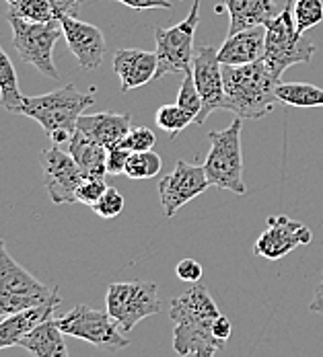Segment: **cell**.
Here are the masks:
<instances>
[{"label": "cell", "mask_w": 323, "mask_h": 357, "mask_svg": "<svg viewBox=\"0 0 323 357\" xmlns=\"http://www.w3.org/2000/svg\"><path fill=\"white\" fill-rule=\"evenodd\" d=\"M169 317L173 328V349L181 357H215L224 347L213 333V324L220 317L218 306L204 286H192L171 300Z\"/></svg>", "instance_id": "cell-1"}, {"label": "cell", "mask_w": 323, "mask_h": 357, "mask_svg": "<svg viewBox=\"0 0 323 357\" xmlns=\"http://www.w3.org/2000/svg\"><path fill=\"white\" fill-rule=\"evenodd\" d=\"M224 78V109L235 113V117L261 119L272 113L276 99V78L264 60L245 66H222Z\"/></svg>", "instance_id": "cell-2"}, {"label": "cell", "mask_w": 323, "mask_h": 357, "mask_svg": "<svg viewBox=\"0 0 323 357\" xmlns=\"http://www.w3.org/2000/svg\"><path fill=\"white\" fill-rule=\"evenodd\" d=\"M93 103L95 89L91 93H80L74 84H66L48 95L25 97L19 113L36 119L48 134V138L58 146L64 142L69 144L72 134L76 132L78 117Z\"/></svg>", "instance_id": "cell-3"}, {"label": "cell", "mask_w": 323, "mask_h": 357, "mask_svg": "<svg viewBox=\"0 0 323 357\" xmlns=\"http://www.w3.org/2000/svg\"><path fill=\"white\" fill-rule=\"evenodd\" d=\"M294 0H287L285 8L266 25V50H264V62L276 78H282V74L294 66L311 62L313 54L317 52L315 43L311 39H305L303 33L296 31L294 15H292Z\"/></svg>", "instance_id": "cell-4"}, {"label": "cell", "mask_w": 323, "mask_h": 357, "mask_svg": "<svg viewBox=\"0 0 323 357\" xmlns=\"http://www.w3.org/2000/svg\"><path fill=\"white\" fill-rule=\"evenodd\" d=\"M241 128L243 119L235 117L224 130L210 132V150L204 160V171L210 185L218 189L245 195L247 187L243 181V150H241Z\"/></svg>", "instance_id": "cell-5"}, {"label": "cell", "mask_w": 323, "mask_h": 357, "mask_svg": "<svg viewBox=\"0 0 323 357\" xmlns=\"http://www.w3.org/2000/svg\"><path fill=\"white\" fill-rule=\"evenodd\" d=\"M58 294V287H48L21 267L6 250L0 238V319L41 306Z\"/></svg>", "instance_id": "cell-6"}, {"label": "cell", "mask_w": 323, "mask_h": 357, "mask_svg": "<svg viewBox=\"0 0 323 357\" xmlns=\"http://www.w3.org/2000/svg\"><path fill=\"white\" fill-rule=\"evenodd\" d=\"M13 29V45L25 64H34L43 76L58 80V70L54 64V45L62 33L60 19L50 23H29L15 15H6Z\"/></svg>", "instance_id": "cell-7"}, {"label": "cell", "mask_w": 323, "mask_h": 357, "mask_svg": "<svg viewBox=\"0 0 323 357\" xmlns=\"http://www.w3.org/2000/svg\"><path fill=\"white\" fill-rule=\"evenodd\" d=\"M200 6L202 0H194V6L189 15L180 21L173 27H159L155 31V41H157V58L159 66L155 80L167 76V74H189L192 72V62H194V36L196 27L200 23Z\"/></svg>", "instance_id": "cell-8"}, {"label": "cell", "mask_w": 323, "mask_h": 357, "mask_svg": "<svg viewBox=\"0 0 323 357\" xmlns=\"http://www.w3.org/2000/svg\"><path fill=\"white\" fill-rule=\"evenodd\" d=\"M109 317L117 322L124 333H130L136 324L161 312L159 286L155 282H124L111 284L106 296Z\"/></svg>", "instance_id": "cell-9"}, {"label": "cell", "mask_w": 323, "mask_h": 357, "mask_svg": "<svg viewBox=\"0 0 323 357\" xmlns=\"http://www.w3.org/2000/svg\"><path fill=\"white\" fill-rule=\"evenodd\" d=\"M58 326L64 335L82 339L106 351H117L130 345V341L122 335L124 331L109 317L108 310H95L87 304H78L71 312L58 317Z\"/></svg>", "instance_id": "cell-10"}, {"label": "cell", "mask_w": 323, "mask_h": 357, "mask_svg": "<svg viewBox=\"0 0 323 357\" xmlns=\"http://www.w3.org/2000/svg\"><path fill=\"white\" fill-rule=\"evenodd\" d=\"M39 165H41V177H43V185L48 189L50 199L56 206L74 204L76 189L80 181L85 178V173L69 154V150L64 152L58 146L45 148L39 152Z\"/></svg>", "instance_id": "cell-11"}, {"label": "cell", "mask_w": 323, "mask_h": 357, "mask_svg": "<svg viewBox=\"0 0 323 357\" xmlns=\"http://www.w3.org/2000/svg\"><path fill=\"white\" fill-rule=\"evenodd\" d=\"M192 74L202 99V111L196 117V123L202 126L210 113H215L216 109H224V78L218 50L210 45H198L192 62Z\"/></svg>", "instance_id": "cell-12"}, {"label": "cell", "mask_w": 323, "mask_h": 357, "mask_svg": "<svg viewBox=\"0 0 323 357\" xmlns=\"http://www.w3.org/2000/svg\"><path fill=\"white\" fill-rule=\"evenodd\" d=\"M210 187L206 177L204 165H189L185 160H178L175 171L161 178L159 183V197L163 206L165 218H173L185 204L202 195Z\"/></svg>", "instance_id": "cell-13"}, {"label": "cell", "mask_w": 323, "mask_h": 357, "mask_svg": "<svg viewBox=\"0 0 323 357\" xmlns=\"http://www.w3.org/2000/svg\"><path fill=\"white\" fill-rule=\"evenodd\" d=\"M311 241H313V232L303 222H296L288 215H270L268 228L255 241L253 252L257 257L278 261V259L287 257L288 252H292L296 247L309 245Z\"/></svg>", "instance_id": "cell-14"}, {"label": "cell", "mask_w": 323, "mask_h": 357, "mask_svg": "<svg viewBox=\"0 0 323 357\" xmlns=\"http://www.w3.org/2000/svg\"><path fill=\"white\" fill-rule=\"evenodd\" d=\"M64 39L82 70H95L106 56V37L99 27L78 21L76 17H60Z\"/></svg>", "instance_id": "cell-15"}, {"label": "cell", "mask_w": 323, "mask_h": 357, "mask_svg": "<svg viewBox=\"0 0 323 357\" xmlns=\"http://www.w3.org/2000/svg\"><path fill=\"white\" fill-rule=\"evenodd\" d=\"M266 50V25H253L233 36H227L218 50V60L222 66H245L264 60Z\"/></svg>", "instance_id": "cell-16"}, {"label": "cell", "mask_w": 323, "mask_h": 357, "mask_svg": "<svg viewBox=\"0 0 323 357\" xmlns=\"http://www.w3.org/2000/svg\"><path fill=\"white\" fill-rule=\"evenodd\" d=\"M159 66L157 52L146 50H117L113 56V72L120 76L122 93L141 89L155 80Z\"/></svg>", "instance_id": "cell-17"}, {"label": "cell", "mask_w": 323, "mask_h": 357, "mask_svg": "<svg viewBox=\"0 0 323 357\" xmlns=\"http://www.w3.org/2000/svg\"><path fill=\"white\" fill-rule=\"evenodd\" d=\"M76 130L82 132L87 138L95 140L97 144L111 148L115 144H120L126 134L132 130V115L130 113H91V115H80Z\"/></svg>", "instance_id": "cell-18"}, {"label": "cell", "mask_w": 323, "mask_h": 357, "mask_svg": "<svg viewBox=\"0 0 323 357\" xmlns=\"http://www.w3.org/2000/svg\"><path fill=\"white\" fill-rule=\"evenodd\" d=\"M58 304H60V294H56L50 302H45L41 306H34L23 312L0 319V351L4 347H17L19 339H23L27 333H31L37 324L54 317Z\"/></svg>", "instance_id": "cell-19"}, {"label": "cell", "mask_w": 323, "mask_h": 357, "mask_svg": "<svg viewBox=\"0 0 323 357\" xmlns=\"http://www.w3.org/2000/svg\"><path fill=\"white\" fill-rule=\"evenodd\" d=\"M17 347L25 349L31 357H71L56 314L37 324L23 339H19Z\"/></svg>", "instance_id": "cell-20"}, {"label": "cell", "mask_w": 323, "mask_h": 357, "mask_svg": "<svg viewBox=\"0 0 323 357\" xmlns=\"http://www.w3.org/2000/svg\"><path fill=\"white\" fill-rule=\"evenodd\" d=\"M224 6L231 17L229 36L253 25H268L280 13L274 0H224Z\"/></svg>", "instance_id": "cell-21"}, {"label": "cell", "mask_w": 323, "mask_h": 357, "mask_svg": "<svg viewBox=\"0 0 323 357\" xmlns=\"http://www.w3.org/2000/svg\"><path fill=\"white\" fill-rule=\"evenodd\" d=\"M69 154L76 160L85 175L106 177L108 175V148L87 138L82 132H74L69 140Z\"/></svg>", "instance_id": "cell-22"}, {"label": "cell", "mask_w": 323, "mask_h": 357, "mask_svg": "<svg viewBox=\"0 0 323 357\" xmlns=\"http://www.w3.org/2000/svg\"><path fill=\"white\" fill-rule=\"evenodd\" d=\"M278 103L288 107H323V89L309 82H278Z\"/></svg>", "instance_id": "cell-23"}, {"label": "cell", "mask_w": 323, "mask_h": 357, "mask_svg": "<svg viewBox=\"0 0 323 357\" xmlns=\"http://www.w3.org/2000/svg\"><path fill=\"white\" fill-rule=\"evenodd\" d=\"M23 95L19 91V80H17V70L6 56V52L0 47V105L8 113H19L23 105Z\"/></svg>", "instance_id": "cell-24"}, {"label": "cell", "mask_w": 323, "mask_h": 357, "mask_svg": "<svg viewBox=\"0 0 323 357\" xmlns=\"http://www.w3.org/2000/svg\"><path fill=\"white\" fill-rule=\"evenodd\" d=\"M6 4H8L6 15H15L29 23H50L58 19L50 0H6Z\"/></svg>", "instance_id": "cell-25"}, {"label": "cell", "mask_w": 323, "mask_h": 357, "mask_svg": "<svg viewBox=\"0 0 323 357\" xmlns=\"http://www.w3.org/2000/svg\"><path fill=\"white\" fill-rule=\"evenodd\" d=\"M155 121L163 132H167L171 138H175L189 123L196 121V115L175 103V105H163L159 109L157 115H155Z\"/></svg>", "instance_id": "cell-26"}, {"label": "cell", "mask_w": 323, "mask_h": 357, "mask_svg": "<svg viewBox=\"0 0 323 357\" xmlns=\"http://www.w3.org/2000/svg\"><path fill=\"white\" fill-rule=\"evenodd\" d=\"M163 169V160L157 152L146 150V152H132L126 165V177L134 178V181H143V178L157 177Z\"/></svg>", "instance_id": "cell-27"}, {"label": "cell", "mask_w": 323, "mask_h": 357, "mask_svg": "<svg viewBox=\"0 0 323 357\" xmlns=\"http://www.w3.org/2000/svg\"><path fill=\"white\" fill-rule=\"evenodd\" d=\"M292 15L296 31L305 33L323 23V0H294Z\"/></svg>", "instance_id": "cell-28"}, {"label": "cell", "mask_w": 323, "mask_h": 357, "mask_svg": "<svg viewBox=\"0 0 323 357\" xmlns=\"http://www.w3.org/2000/svg\"><path fill=\"white\" fill-rule=\"evenodd\" d=\"M109 185L106 183V177H93V175H85L80 181L78 189H76V202L85 204V206H95L99 202V197L106 193Z\"/></svg>", "instance_id": "cell-29"}, {"label": "cell", "mask_w": 323, "mask_h": 357, "mask_svg": "<svg viewBox=\"0 0 323 357\" xmlns=\"http://www.w3.org/2000/svg\"><path fill=\"white\" fill-rule=\"evenodd\" d=\"M124 206H126V199L124 195L115 189V187H108L106 193L99 197V202L93 206V212L106 220H113L124 212Z\"/></svg>", "instance_id": "cell-30"}, {"label": "cell", "mask_w": 323, "mask_h": 357, "mask_svg": "<svg viewBox=\"0 0 323 357\" xmlns=\"http://www.w3.org/2000/svg\"><path fill=\"white\" fill-rule=\"evenodd\" d=\"M178 105L187 111H192L196 117L200 115L202 111V99H200V93L196 89V82H194V74H183V82H181L180 97H178ZM196 123V121H194Z\"/></svg>", "instance_id": "cell-31"}, {"label": "cell", "mask_w": 323, "mask_h": 357, "mask_svg": "<svg viewBox=\"0 0 323 357\" xmlns=\"http://www.w3.org/2000/svg\"><path fill=\"white\" fill-rule=\"evenodd\" d=\"M122 146L128 148L130 152H146V150H152L155 144H157V136L152 130L144 128V126H138V128H132L126 138L122 140Z\"/></svg>", "instance_id": "cell-32"}, {"label": "cell", "mask_w": 323, "mask_h": 357, "mask_svg": "<svg viewBox=\"0 0 323 357\" xmlns=\"http://www.w3.org/2000/svg\"><path fill=\"white\" fill-rule=\"evenodd\" d=\"M130 150L124 148L122 144H115L108 148V175H124L126 173V165H128V158H130Z\"/></svg>", "instance_id": "cell-33"}, {"label": "cell", "mask_w": 323, "mask_h": 357, "mask_svg": "<svg viewBox=\"0 0 323 357\" xmlns=\"http://www.w3.org/2000/svg\"><path fill=\"white\" fill-rule=\"evenodd\" d=\"M175 273L185 284H198L200 278H202V265L198 261H194V259H183V261L178 263Z\"/></svg>", "instance_id": "cell-34"}, {"label": "cell", "mask_w": 323, "mask_h": 357, "mask_svg": "<svg viewBox=\"0 0 323 357\" xmlns=\"http://www.w3.org/2000/svg\"><path fill=\"white\" fill-rule=\"evenodd\" d=\"M50 2H52V6L56 10L58 19H60L64 15L66 17H78V13L82 10L87 0H50Z\"/></svg>", "instance_id": "cell-35"}, {"label": "cell", "mask_w": 323, "mask_h": 357, "mask_svg": "<svg viewBox=\"0 0 323 357\" xmlns=\"http://www.w3.org/2000/svg\"><path fill=\"white\" fill-rule=\"evenodd\" d=\"M115 2H122V4H126V6H130L134 10H146V8H167V10H171L173 8L171 0H115Z\"/></svg>", "instance_id": "cell-36"}, {"label": "cell", "mask_w": 323, "mask_h": 357, "mask_svg": "<svg viewBox=\"0 0 323 357\" xmlns=\"http://www.w3.org/2000/svg\"><path fill=\"white\" fill-rule=\"evenodd\" d=\"M231 331H233V324H231V321H229L227 317H222V314H220L215 321V324H213V333H215L220 341H229Z\"/></svg>", "instance_id": "cell-37"}, {"label": "cell", "mask_w": 323, "mask_h": 357, "mask_svg": "<svg viewBox=\"0 0 323 357\" xmlns=\"http://www.w3.org/2000/svg\"><path fill=\"white\" fill-rule=\"evenodd\" d=\"M309 310H311V312H317V314H322L323 317V282L317 286L315 294H313V300H311V304H309Z\"/></svg>", "instance_id": "cell-38"}]
</instances>
